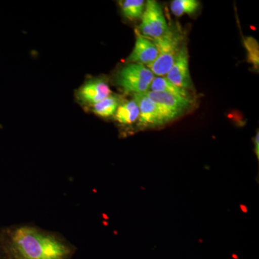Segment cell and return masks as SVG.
<instances>
[{
    "label": "cell",
    "mask_w": 259,
    "mask_h": 259,
    "mask_svg": "<svg viewBox=\"0 0 259 259\" xmlns=\"http://www.w3.org/2000/svg\"><path fill=\"white\" fill-rule=\"evenodd\" d=\"M108 83L104 79L97 78L89 80L78 90V99L83 104L93 105L111 95Z\"/></svg>",
    "instance_id": "obj_7"
},
{
    "label": "cell",
    "mask_w": 259,
    "mask_h": 259,
    "mask_svg": "<svg viewBox=\"0 0 259 259\" xmlns=\"http://www.w3.org/2000/svg\"><path fill=\"white\" fill-rule=\"evenodd\" d=\"M166 79L174 84L185 90L193 88L189 69V55L186 44L182 47L171 69L167 73Z\"/></svg>",
    "instance_id": "obj_6"
},
{
    "label": "cell",
    "mask_w": 259,
    "mask_h": 259,
    "mask_svg": "<svg viewBox=\"0 0 259 259\" xmlns=\"http://www.w3.org/2000/svg\"><path fill=\"white\" fill-rule=\"evenodd\" d=\"M9 248L13 259H68L71 254V248L64 242L30 227L13 232Z\"/></svg>",
    "instance_id": "obj_1"
},
{
    "label": "cell",
    "mask_w": 259,
    "mask_h": 259,
    "mask_svg": "<svg viewBox=\"0 0 259 259\" xmlns=\"http://www.w3.org/2000/svg\"><path fill=\"white\" fill-rule=\"evenodd\" d=\"M139 108L134 100L121 102L115 114V120L122 125H131L139 118Z\"/></svg>",
    "instance_id": "obj_10"
},
{
    "label": "cell",
    "mask_w": 259,
    "mask_h": 259,
    "mask_svg": "<svg viewBox=\"0 0 259 259\" xmlns=\"http://www.w3.org/2000/svg\"><path fill=\"white\" fill-rule=\"evenodd\" d=\"M254 147L255 153L257 156V158H259V133L257 131V134L254 138Z\"/></svg>",
    "instance_id": "obj_16"
},
{
    "label": "cell",
    "mask_w": 259,
    "mask_h": 259,
    "mask_svg": "<svg viewBox=\"0 0 259 259\" xmlns=\"http://www.w3.org/2000/svg\"><path fill=\"white\" fill-rule=\"evenodd\" d=\"M134 100L139 108L140 125L144 127L163 125L178 117L166 107L153 101L146 93L134 95Z\"/></svg>",
    "instance_id": "obj_4"
},
{
    "label": "cell",
    "mask_w": 259,
    "mask_h": 259,
    "mask_svg": "<svg viewBox=\"0 0 259 259\" xmlns=\"http://www.w3.org/2000/svg\"><path fill=\"white\" fill-rule=\"evenodd\" d=\"M141 18V35L147 38L152 40L159 38L164 35L169 28L161 5L155 0L147 1Z\"/></svg>",
    "instance_id": "obj_5"
},
{
    "label": "cell",
    "mask_w": 259,
    "mask_h": 259,
    "mask_svg": "<svg viewBox=\"0 0 259 259\" xmlns=\"http://www.w3.org/2000/svg\"><path fill=\"white\" fill-rule=\"evenodd\" d=\"M149 90L148 91L171 94V95H177V96L192 99L190 93L187 90L177 87V85L174 84L163 76L155 77L151 83Z\"/></svg>",
    "instance_id": "obj_11"
},
{
    "label": "cell",
    "mask_w": 259,
    "mask_h": 259,
    "mask_svg": "<svg viewBox=\"0 0 259 259\" xmlns=\"http://www.w3.org/2000/svg\"><path fill=\"white\" fill-rule=\"evenodd\" d=\"M146 94L153 101L166 107L178 116L190 108L193 101L192 99L159 92L148 91Z\"/></svg>",
    "instance_id": "obj_9"
},
{
    "label": "cell",
    "mask_w": 259,
    "mask_h": 259,
    "mask_svg": "<svg viewBox=\"0 0 259 259\" xmlns=\"http://www.w3.org/2000/svg\"><path fill=\"white\" fill-rule=\"evenodd\" d=\"M158 56V49L153 40L137 32L134 50L127 58V62L148 66L156 61Z\"/></svg>",
    "instance_id": "obj_8"
},
{
    "label": "cell",
    "mask_w": 259,
    "mask_h": 259,
    "mask_svg": "<svg viewBox=\"0 0 259 259\" xmlns=\"http://www.w3.org/2000/svg\"><path fill=\"white\" fill-rule=\"evenodd\" d=\"M200 3L197 0H174L171 3L172 13L177 17L192 15L198 10Z\"/></svg>",
    "instance_id": "obj_14"
},
{
    "label": "cell",
    "mask_w": 259,
    "mask_h": 259,
    "mask_svg": "<svg viewBox=\"0 0 259 259\" xmlns=\"http://www.w3.org/2000/svg\"><path fill=\"white\" fill-rule=\"evenodd\" d=\"M244 45L248 51V59L255 68H258L259 62L258 42L253 37H248L245 39Z\"/></svg>",
    "instance_id": "obj_15"
},
{
    "label": "cell",
    "mask_w": 259,
    "mask_h": 259,
    "mask_svg": "<svg viewBox=\"0 0 259 259\" xmlns=\"http://www.w3.org/2000/svg\"><path fill=\"white\" fill-rule=\"evenodd\" d=\"M154 78V74L146 66L128 64L117 73L116 83L125 93L136 95L148 92Z\"/></svg>",
    "instance_id": "obj_3"
},
{
    "label": "cell",
    "mask_w": 259,
    "mask_h": 259,
    "mask_svg": "<svg viewBox=\"0 0 259 259\" xmlns=\"http://www.w3.org/2000/svg\"><path fill=\"white\" fill-rule=\"evenodd\" d=\"M182 31L177 28H168L163 36L153 40L158 51L156 61L148 65L147 68L157 76H166L176 60L177 56L185 45Z\"/></svg>",
    "instance_id": "obj_2"
},
{
    "label": "cell",
    "mask_w": 259,
    "mask_h": 259,
    "mask_svg": "<svg viewBox=\"0 0 259 259\" xmlns=\"http://www.w3.org/2000/svg\"><path fill=\"white\" fill-rule=\"evenodd\" d=\"M122 100L115 95H110L101 101L92 105L94 113L101 117H110L115 115Z\"/></svg>",
    "instance_id": "obj_12"
},
{
    "label": "cell",
    "mask_w": 259,
    "mask_h": 259,
    "mask_svg": "<svg viewBox=\"0 0 259 259\" xmlns=\"http://www.w3.org/2000/svg\"><path fill=\"white\" fill-rule=\"evenodd\" d=\"M122 15L130 20L141 18L146 3L144 0H124L119 2Z\"/></svg>",
    "instance_id": "obj_13"
}]
</instances>
